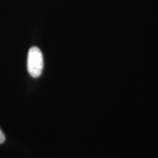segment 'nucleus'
I'll return each mask as SVG.
<instances>
[{
	"instance_id": "nucleus-1",
	"label": "nucleus",
	"mask_w": 158,
	"mask_h": 158,
	"mask_svg": "<svg viewBox=\"0 0 158 158\" xmlns=\"http://www.w3.org/2000/svg\"><path fill=\"white\" fill-rule=\"evenodd\" d=\"M27 69L29 73L34 78L42 74L43 69V56L42 52L37 47H31L27 56Z\"/></svg>"
},
{
	"instance_id": "nucleus-2",
	"label": "nucleus",
	"mask_w": 158,
	"mask_h": 158,
	"mask_svg": "<svg viewBox=\"0 0 158 158\" xmlns=\"http://www.w3.org/2000/svg\"><path fill=\"white\" fill-rule=\"evenodd\" d=\"M5 135H4L1 129H0V143H2L3 142L5 141Z\"/></svg>"
}]
</instances>
